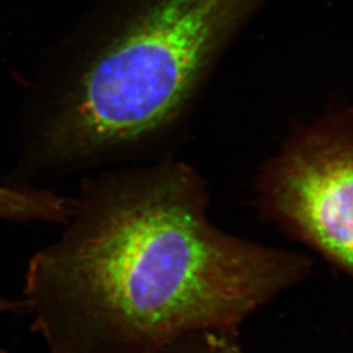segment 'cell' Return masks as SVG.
Returning <instances> with one entry per match:
<instances>
[{
	"label": "cell",
	"instance_id": "6",
	"mask_svg": "<svg viewBox=\"0 0 353 353\" xmlns=\"http://www.w3.org/2000/svg\"><path fill=\"white\" fill-rule=\"evenodd\" d=\"M4 313H26V303L23 300H8L0 297V314ZM0 353H7L0 345Z\"/></svg>",
	"mask_w": 353,
	"mask_h": 353
},
{
	"label": "cell",
	"instance_id": "1",
	"mask_svg": "<svg viewBox=\"0 0 353 353\" xmlns=\"http://www.w3.org/2000/svg\"><path fill=\"white\" fill-rule=\"evenodd\" d=\"M183 163L83 179L63 233L26 265L24 303L49 353H163L237 326L307 272L296 254L211 224Z\"/></svg>",
	"mask_w": 353,
	"mask_h": 353
},
{
	"label": "cell",
	"instance_id": "2",
	"mask_svg": "<svg viewBox=\"0 0 353 353\" xmlns=\"http://www.w3.org/2000/svg\"><path fill=\"white\" fill-rule=\"evenodd\" d=\"M256 1H150L46 122L38 163L46 169L100 163L164 128Z\"/></svg>",
	"mask_w": 353,
	"mask_h": 353
},
{
	"label": "cell",
	"instance_id": "4",
	"mask_svg": "<svg viewBox=\"0 0 353 353\" xmlns=\"http://www.w3.org/2000/svg\"><path fill=\"white\" fill-rule=\"evenodd\" d=\"M71 214V198L38 188L0 185V219L10 221H43L64 225Z\"/></svg>",
	"mask_w": 353,
	"mask_h": 353
},
{
	"label": "cell",
	"instance_id": "5",
	"mask_svg": "<svg viewBox=\"0 0 353 353\" xmlns=\"http://www.w3.org/2000/svg\"><path fill=\"white\" fill-rule=\"evenodd\" d=\"M163 353H245L228 334L196 332L172 344Z\"/></svg>",
	"mask_w": 353,
	"mask_h": 353
},
{
	"label": "cell",
	"instance_id": "3",
	"mask_svg": "<svg viewBox=\"0 0 353 353\" xmlns=\"http://www.w3.org/2000/svg\"><path fill=\"white\" fill-rule=\"evenodd\" d=\"M267 212L353 275V114L300 131L265 169Z\"/></svg>",
	"mask_w": 353,
	"mask_h": 353
}]
</instances>
